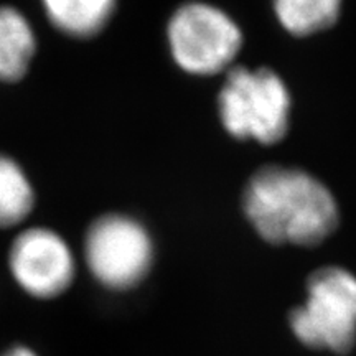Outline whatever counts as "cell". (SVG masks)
I'll return each instance as SVG.
<instances>
[{"mask_svg": "<svg viewBox=\"0 0 356 356\" xmlns=\"http://www.w3.org/2000/svg\"><path fill=\"white\" fill-rule=\"evenodd\" d=\"M244 211L262 239L315 246L338 226L332 193L304 170L267 165L248 181Z\"/></svg>", "mask_w": 356, "mask_h": 356, "instance_id": "obj_1", "label": "cell"}, {"mask_svg": "<svg viewBox=\"0 0 356 356\" xmlns=\"http://www.w3.org/2000/svg\"><path fill=\"white\" fill-rule=\"evenodd\" d=\"M218 108L222 126L231 136L236 139L252 137L269 145L286 136L291 96L273 70L249 71L236 66L221 89Z\"/></svg>", "mask_w": 356, "mask_h": 356, "instance_id": "obj_2", "label": "cell"}, {"mask_svg": "<svg viewBox=\"0 0 356 356\" xmlns=\"http://www.w3.org/2000/svg\"><path fill=\"white\" fill-rule=\"evenodd\" d=\"M307 302L291 314V327L302 343L346 353L356 341V277L341 267L315 270L307 282Z\"/></svg>", "mask_w": 356, "mask_h": 356, "instance_id": "obj_3", "label": "cell"}, {"mask_svg": "<svg viewBox=\"0 0 356 356\" xmlns=\"http://www.w3.org/2000/svg\"><path fill=\"white\" fill-rule=\"evenodd\" d=\"M168 42L173 58L185 71L215 74L234 60L243 37L238 25L220 8L191 2L173 13Z\"/></svg>", "mask_w": 356, "mask_h": 356, "instance_id": "obj_4", "label": "cell"}, {"mask_svg": "<svg viewBox=\"0 0 356 356\" xmlns=\"http://www.w3.org/2000/svg\"><path fill=\"white\" fill-rule=\"evenodd\" d=\"M89 270L102 286L126 291L140 282L152 264V241L139 222L121 215L101 216L84 243Z\"/></svg>", "mask_w": 356, "mask_h": 356, "instance_id": "obj_5", "label": "cell"}, {"mask_svg": "<svg viewBox=\"0 0 356 356\" xmlns=\"http://www.w3.org/2000/svg\"><path fill=\"white\" fill-rule=\"evenodd\" d=\"M8 264L22 289L38 299L60 296L74 277V259L68 244L44 228L26 229L17 236Z\"/></svg>", "mask_w": 356, "mask_h": 356, "instance_id": "obj_6", "label": "cell"}, {"mask_svg": "<svg viewBox=\"0 0 356 356\" xmlns=\"http://www.w3.org/2000/svg\"><path fill=\"white\" fill-rule=\"evenodd\" d=\"M35 53L32 26L19 10L0 7V81H19Z\"/></svg>", "mask_w": 356, "mask_h": 356, "instance_id": "obj_7", "label": "cell"}, {"mask_svg": "<svg viewBox=\"0 0 356 356\" xmlns=\"http://www.w3.org/2000/svg\"><path fill=\"white\" fill-rule=\"evenodd\" d=\"M51 24L71 37L88 38L101 32L115 8V0H43Z\"/></svg>", "mask_w": 356, "mask_h": 356, "instance_id": "obj_8", "label": "cell"}, {"mask_svg": "<svg viewBox=\"0 0 356 356\" xmlns=\"http://www.w3.org/2000/svg\"><path fill=\"white\" fill-rule=\"evenodd\" d=\"M274 8L287 32L307 37L335 24L341 0H274Z\"/></svg>", "mask_w": 356, "mask_h": 356, "instance_id": "obj_9", "label": "cell"}, {"mask_svg": "<svg viewBox=\"0 0 356 356\" xmlns=\"http://www.w3.org/2000/svg\"><path fill=\"white\" fill-rule=\"evenodd\" d=\"M33 202L32 185L19 163L0 155V228H12L24 221Z\"/></svg>", "mask_w": 356, "mask_h": 356, "instance_id": "obj_10", "label": "cell"}, {"mask_svg": "<svg viewBox=\"0 0 356 356\" xmlns=\"http://www.w3.org/2000/svg\"><path fill=\"white\" fill-rule=\"evenodd\" d=\"M2 356H37V355H35L30 348H25V346H15V348H10Z\"/></svg>", "mask_w": 356, "mask_h": 356, "instance_id": "obj_11", "label": "cell"}]
</instances>
